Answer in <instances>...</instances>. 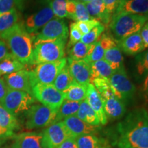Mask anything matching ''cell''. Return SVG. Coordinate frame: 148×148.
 I'll use <instances>...</instances> for the list:
<instances>
[{
  "instance_id": "26",
  "label": "cell",
  "mask_w": 148,
  "mask_h": 148,
  "mask_svg": "<svg viewBox=\"0 0 148 148\" xmlns=\"http://www.w3.org/2000/svg\"><path fill=\"white\" fill-rule=\"evenodd\" d=\"M87 85H83L73 81L65 91V99L73 101H82L86 99Z\"/></svg>"
},
{
  "instance_id": "37",
  "label": "cell",
  "mask_w": 148,
  "mask_h": 148,
  "mask_svg": "<svg viewBox=\"0 0 148 148\" xmlns=\"http://www.w3.org/2000/svg\"><path fill=\"white\" fill-rule=\"evenodd\" d=\"M92 18L88 14L87 10L84 2L80 1H75V8L73 16L71 19L74 20L75 22L86 21V20L92 19Z\"/></svg>"
},
{
  "instance_id": "12",
  "label": "cell",
  "mask_w": 148,
  "mask_h": 148,
  "mask_svg": "<svg viewBox=\"0 0 148 148\" xmlns=\"http://www.w3.org/2000/svg\"><path fill=\"white\" fill-rule=\"evenodd\" d=\"M45 148H57L69 138H73L62 121L49 125L42 131Z\"/></svg>"
},
{
  "instance_id": "36",
  "label": "cell",
  "mask_w": 148,
  "mask_h": 148,
  "mask_svg": "<svg viewBox=\"0 0 148 148\" xmlns=\"http://www.w3.org/2000/svg\"><path fill=\"white\" fill-rule=\"evenodd\" d=\"M105 30V26L101 23H99L98 25L93 27L89 32L87 34L82 35L81 38V42L86 45H90L97 41L100 35Z\"/></svg>"
},
{
  "instance_id": "7",
  "label": "cell",
  "mask_w": 148,
  "mask_h": 148,
  "mask_svg": "<svg viewBox=\"0 0 148 148\" xmlns=\"http://www.w3.org/2000/svg\"><path fill=\"white\" fill-rule=\"evenodd\" d=\"M35 98L32 94L9 88L1 104L14 116L26 112L34 104Z\"/></svg>"
},
{
  "instance_id": "19",
  "label": "cell",
  "mask_w": 148,
  "mask_h": 148,
  "mask_svg": "<svg viewBox=\"0 0 148 148\" xmlns=\"http://www.w3.org/2000/svg\"><path fill=\"white\" fill-rule=\"evenodd\" d=\"M103 108L108 119L118 120L121 119L126 112L125 104L116 97L103 99Z\"/></svg>"
},
{
  "instance_id": "21",
  "label": "cell",
  "mask_w": 148,
  "mask_h": 148,
  "mask_svg": "<svg viewBox=\"0 0 148 148\" xmlns=\"http://www.w3.org/2000/svg\"><path fill=\"white\" fill-rule=\"evenodd\" d=\"M78 148H111L106 138L99 137L96 134H84L75 138Z\"/></svg>"
},
{
  "instance_id": "22",
  "label": "cell",
  "mask_w": 148,
  "mask_h": 148,
  "mask_svg": "<svg viewBox=\"0 0 148 148\" xmlns=\"http://www.w3.org/2000/svg\"><path fill=\"white\" fill-rule=\"evenodd\" d=\"M116 12L148 16V0H127L119 5Z\"/></svg>"
},
{
  "instance_id": "40",
  "label": "cell",
  "mask_w": 148,
  "mask_h": 148,
  "mask_svg": "<svg viewBox=\"0 0 148 148\" xmlns=\"http://www.w3.org/2000/svg\"><path fill=\"white\" fill-rule=\"evenodd\" d=\"M82 34L79 30L78 27H77L76 23H71L70 24V29H69V41L68 42L67 48L71 47V46L75 45L77 42L81 40Z\"/></svg>"
},
{
  "instance_id": "49",
  "label": "cell",
  "mask_w": 148,
  "mask_h": 148,
  "mask_svg": "<svg viewBox=\"0 0 148 148\" xmlns=\"http://www.w3.org/2000/svg\"><path fill=\"white\" fill-rule=\"evenodd\" d=\"M79 1H82V2L84 3H87V2H90V1H93V0H79Z\"/></svg>"
},
{
  "instance_id": "6",
  "label": "cell",
  "mask_w": 148,
  "mask_h": 148,
  "mask_svg": "<svg viewBox=\"0 0 148 148\" xmlns=\"http://www.w3.org/2000/svg\"><path fill=\"white\" fill-rule=\"evenodd\" d=\"M108 80L117 99L124 103L133 99L136 93V87L127 76L124 66L114 71Z\"/></svg>"
},
{
  "instance_id": "53",
  "label": "cell",
  "mask_w": 148,
  "mask_h": 148,
  "mask_svg": "<svg viewBox=\"0 0 148 148\" xmlns=\"http://www.w3.org/2000/svg\"><path fill=\"white\" fill-rule=\"evenodd\" d=\"M75 1H79V0H75Z\"/></svg>"
},
{
  "instance_id": "17",
  "label": "cell",
  "mask_w": 148,
  "mask_h": 148,
  "mask_svg": "<svg viewBox=\"0 0 148 148\" xmlns=\"http://www.w3.org/2000/svg\"><path fill=\"white\" fill-rule=\"evenodd\" d=\"M86 101L97 115L101 125L107 124L108 119L105 113L102 99L91 83L87 84Z\"/></svg>"
},
{
  "instance_id": "8",
  "label": "cell",
  "mask_w": 148,
  "mask_h": 148,
  "mask_svg": "<svg viewBox=\"0 0 148 148\" xmlns=\"http://www.w3.org/2000/svg\"><path fill=\"white\" fill-rule=\"evenodd\" d=\"M32 95L42 105L56 111L65 99L64 92L56 89L52 84H36L32 87Z\"/></svg>"
},
{
  "instance_id": "31",
  "label": "cell",
  "mask_w": 148,
  "mask_h": 148,
  "mask_svg": "<svg viewBox=\"0 0 148 148\" xmlns=\"http://www.w3.org/2000/svg\"><path fill=\"white\" fill-rule=\"evenodd\" d=\"M90 83L95 86L96 90L100 95L102 100L112 97H115L113 89L109 82L108 79L97 77V78L92 79Z\"/></svg>"
},
{
  "instance_id": "39",
  "label": "cell",
  "mask_w": 148,
  "mask_h": 148,
  "mask_svg": "<svg viewBox=\"0 0 148 148\" xmlns=\"http://www.w3.org/2000/svg\"><path fill=\"white\" fill-rule=\"evenodd\" d=\"M66 0H53L51 2L53 14L59 18H67L66 10Z\"/></svg>"
},
{
  "instance_id": "38",
  "label": "cell",
  "mask_w": 148,
  "mask_h": 148,
  "mask_svg": "<svg viewBox=\"0 0 148 148\" xmlns=\"http://www.w3.org/2000/svg\"><path fill=\"white\" fill-rule=\"evenodd\" d=\"M14 8L23 10L24 2L21 0H0V15Z\"/></svg>"
},
{
  "instance_id": "46",
  "label": "cell",
  "mask_w": 148,
  "mask_h": 148,
  "mask_svg": "<svg viewBox=\"0 0 148 148\" xmlns=\"http://www.w3.org/2000/svg\"><path fill=\"white\" fill-rule=\"evenodd\" d=\"M8 87L7 86L3 77H0V103L4 99L8 91Z\"/></svg>"
},
{
  "instance_id": "5",
  "label": "cell",
  "mask_w": 148,
  "mask_h": 148,
  "mask_svg": "<svg viewBox=\"0 0 148 148\" xmlns=\"http://www.w3.org/2000/svg\"><path fill=\"white\" fill-rule=\"evenodd\" d=\"M57 112L40 103L33 104L25 112V127L31 130L48 127L54 123Z\"/></svg>"
},
{
  "instance_id": "11",
  "label": "cell",
  "mask_w": 148,
  "mask_h": 148,
  "mask_svg": "<svg viewBox=\"0 0 148 148\" xmlns=\"http://www.w3.org/2000/svg\"><path fill=\"white\" fill-rule=\"evenodd\" d=\"M51 2V0H45V4L39 10L27 16L24 26L29 34H34L54 18Z\"/></svg>"
},
{
  "instance_id": "54",
  "label": "cell",
  "mask_w": 148,
  "mask_h": 148,
  "mask_svg": "<svg viewBox=\"0 0 148 148\" xmlns=\"http://www.w3.org/2000/svg\"><path fill=\"white\" fill-rule=\"evenodd\" d=\"M0 75H1V74H0Z\"/></svg>"
},
{
  "instance_id": "28",
  "label": "cell",
  "mask_w": 148,
  "mask_h": 148,
  "mask_svg": "<svg viewBox=\"0 0 148 148\" xmlns=\"http://www.w3.org/2000/svg\"><path fill=\"white\" fill-rule=\"evenodd\" d=\"M0 125L8 132L14 134V130L19 128L16 116L10 113L0 103Z\"/></svg>"
},
{
  "instance_id": "45",
  "label": "cell",
  "mask_w": 148,
  "mask_h": 148,
  "mask_svg": "<svg viewBox=\"0 0 148 148\" xmlns=\"http://www.w3.org/2000/svg\"><path fill=\"white\" fill-rule=\"evenodd\" d=\"M57 148H78L75 138H69L64 140Z\"/></svg>"
},
{
  "instance_id": "3",
  "label": "cell",
  "mask_w": 148,
  "mask_h": 148,
  "mask_svg": "<svg viewBox=\"0 0 148 148\" xmlns=\"http://www.w3.org/2000/svg\"><path fill=\"white\" fill-rule=\"evenodd\" d=\"M147 20L148 16L116 12L112 16L109 25L113 38L116 40H119L139 32Z\"/></svg>"
},
{
  "instance_id": "18",
  "label": "cell",
  "mask_w": 148,
  "mask_h": 148,
  "mask_svg": "<svg viewBox=\"0 0 148 148\" xmlns=\"http://www.w3.org/2000/svg\"><path fill=\"white\" fill-rule=\"evenodd\" d=\"M116 41L118 42V45L121 50L125 54L130 56L137 55L145 49L140 31Z\"/></svg>"
},
{
  "instance_id": "43",
  "label": "cell",
  "mask_w": 148,
  "mask_h": 148,
  "mask_svg": "<svg viewBox=\"0 0 148 148\" xmlns=\"http://www.w3.org/2000/svg\"><path fill=\"white\" fill-rule=\"evenodd\" d=\"M11 56H12L9 52L8 48L5 42L2 40H0V61L10 58Z\"/></svg>"
},
{
  "instance_id": "34",
  "label": "cell",
  "mask_w": 148,
  "mask_h": 148,
  "mask_svg": "<svg viewBox=\"0 0 148 148\" xmlns=\"http://www.w3.org/2000/svg\"><path fill=\"white\" fill-rule=\"evenodd\" d=\"M104 48L101 45L99 39H97V41L91 44V47H90L89 52L88 53L87 56L83 60L86 62H87L88 64L102 60L103 58V56H104Z\"/></svg>"
},
{
  "instance_id": "48",
  "label": "cell",
  "mask_w": 148,
  "mask_h": 148,
  "mask_svg": "<svg viewBox=\"0 0 148 148\" xmlns=\"http://www.w3.org/2000/svg\"><path fill=\"white\" fill-rule=\"evenodd\" d=\"M141 90L144 97L148 99V74L145 77V79H144L143 84H142Z\"/></svg>"
},
{
  "instance_id": "52",
  "label": "cell",
  "mask_w": 148,
  "mask_h": 148,
  "mask_svg": "<svg viewBox=\"0 0 148 148\" xmlns=\"http://www.w3.org/2000/svg\"><path fill=\"white\" fill-rule=\"evenodd\" d=\"M1 140H1V139H0V144H1Z\"/></svg>"
},
{
  "instance_id": "14",
  "label": "cell",
  "mask_w": 148,
  "mask_h": 148,
  "mask_svg": "<svg viewBox=\"0 0 148 148\" xmlns=\"http://www.w3.org/2000/svg\"><path fill=\"white\" fill-rule=\"evenodd\" d=\"M64 125L67 128L73 138L84 134H97L100 131V125H92L79 119L76 115L66 118L63 121Z\"/></svg>"
},
{
  "instance_id": "16",
  "label": "cell",
  "mask_w": 148,
  "mask_h": 148,
  "mask_svg": "<svg viewBox=\"0 0 148 148\" xmlns=\"http://www.w3.org/2000/svg\"><path fill=\"white\" fill-rule=\"evenodd\" d=\"M12 148H45L42 132H25L14 135Z\"/></svg>"
},
{
  "instance_id": "9",
  "label": "cell",
  "mask_w": 148,
  "mask_h": 148,
  "mask_svg": "<svg viewBox=\"0 0 148 148\" xmlns=\"http://www.w3.org/2000/svg\"><path fill=\"white\" fill-rule=\"evenodd\" d=\"M66 58L51 62L38 64L34 71H31L32 87L36 84H52L58 74L66 64Z\"/></svg>"
},
{
  "instance_id": "42",
  "label": "cell",
  "mask_w": 148,
  "mask_h": 148,
  "mask_svg": "<svg viewBox=\"0 0 148 148\" xmlns=\"http://www.w3.org/2000/svg\"><path fill=\"white\" fill-rule=\"evenodd\" d=\"M107 12L110 15L112 16L119 8L120 0H102Z\"/></svg>"
},
{
  "instance_id": "50",
  "label": "cell",
  "mask_w": 148,
  "mask_h": 148,
  "mask_svg": "<svg viewBox=\"0 0 148 148\" xmlns=\"http://www.w3.org/2000/svg\"><path fill=\"white\" fill-rule=\"evenodd\" d=\"M126 1H127V0H120V5L122 4V3H123L124 2H125Z\"/></svg>"
},
{
  "instance_id": "27",
  "label": "cell",
  "mask_w": 148,
  "mask_h": 148,
  "mask_svg": "<svg viewBox=\"0 0 148 148\" xmlns=\"http://www.w3.org/2000/svg\"><path fill=\"white\" fill-rule=\"evenodd\" d=\"M76 116L82 121L86 122L92 125H100V121L99 118L94 110L90 108L86 99L81 101L79 110Z\"/></svg>"
},
{
  "instance_id": "33",
  "label": "cell",
  "mask_w": 148,
  "mask_h": 148,
  "mask_svg": "<svg viewBox=\"0 0 148 148\" xmlns=\"http://www.w3.org/2000/svg\"><path fill=\"white\" fill-rule=\"evenodd\" d=\"M25 65L16 60L13 56L5 59L0 62V74L8 75L24 69Z\"/></svg>"
},
{
  "instance_id": "2",
  "label": "cell",
  "mask_w": 148,
  "mask_h": 148,
  "mask_svg": "<svg viewBox=\"0 0 148 148\" xmlns=\"http://www.w3.org/2000/svg\"><path fill=\"white\" fill-rule=\"evenodd\" d=\"M11 54L22 64H30L33 52V39L27 32L23 22H19L8 30L0 34Z\"/></svg>"
},
{
  "instance_id": "41",
  "label": "cell",
  "mask_w": 148,
  "mask_h": 148,
  "mask_svg": "<svg viewBox=\"0 0 148 148\" xmlns=\"http://www.w3.org/2000/svg\"><path fill=\"white\" fill-rule=\"evenodd\" d=\"M75 23H76L77 27H78L79 30L80 31L82 35H84L89 32L93 27H95L100 22L94 19V18H92V19L90 20L75 22Z\"/></svg>"
},
{
  "instance_id": "24",
  "label": "cell",
  "mask_w": 148,
  "mask_h": 148,
  "mask_svg": "<svg viewBox=\"0 0 148 148\" xmlns=\"http://www.w3.org/2000/svg\"><path fill=\"white\" fill-rule=\"evenodd\" d=\"M81 101H73L64 99L57 112L54 123L63 121L66 118L76 115L79 110Z\"/></svg>"
},
{
  "instance_id": "35",
  "label": "cell",
  "mask_w": 148,
  "mask_h": 148,
  "mask_svg": "<svg viewBox=\"0 0 148 148\" xmlns=\"http://www.w3.org/2000/svg\"><path fill=\"white\" fill-rule=\"evenodd\" d=\"M135 68L139 77H145L148 74V49L140 53L135 58Z\"/></svg>"
},
{
  "instance_id": "1",
  "label": "cell",
  "mask_w": 148,
  "mask_h": 148,
  "mask_svg": "<svg viewBox=\"0 0 148 148\" xmlns=\"http://www.w3.org/2000/svg\"><path fill=\"white\" fill-rule=\"evenodd\" d=\"M113 144L117 148H148V112L137 108L117 123Z\"/></svg>"
},
{
  "instance_id": "13",
  "label": "cell",
  "mask_w": 148,
  "mask_h": 148,
  "mask_svg": "<svg viewBox=\"0 0 148 148\" xmlns=\"http://www.w3.org/2000/svg\"><path fill=\"white\" fill-rule=\"evenodd\" d=\"M8 88L21 90L32 95V79L31 71L22 69L3 77Z\"/></svg>"
},
{
  "instance_id": "30",
  "label": "cell",
  "mask_w": 148,
  "mask_h": 148,
  "mask_svg": "<svg viewBox=\"0 0 148 148\" xmlns=\"http://www.w3.org/2000/svg\"><path fill=\"white\" fill-rule=\"evenodd\" d=\"M73 79L70 74L67 64L59 72L52 85L61 92H64L73 82Z\"/></svg>"
},
{
  "instance_id": "32",
  "label": "cell",
  "mask_w": 148,
  "mask_h": 148,
  "mask_svg": "<svg viewBox=\"0 0 148 148\" xmlns=\"http://www.w3.org/2000/svg\"><path fill=\"white\" fill-rule=\"evenodd\" d=\"M91 44L86 45L82 42H77L71 47L66 49L68 58L74 60H83L89 52Z\"/></svg>"
},
{
  "instance_id": "4",
  "label": "cell",
  "mask_w": 148,
  "mask_h": 148,
  "mask_svg": "<svg viewBox=\"0 0 148 148\" xmlns=\"http://www.w3.org/2000/svg\"><path fill=\"white\" fill-rule=\"evenodd\" d=\"M66 42V40L62 38L34 42L30 64L38 65L45 62H56L64 58Z\"/></svg>"
},
{
  "instance_id": "29",
  "label": "cell",
  "mask_w": 148,
  "mask_h": 148,
  "mask_svg": "<svg viewBox=\"0 0 148 148\" xmlns=\"http://www.w3.org/2000/svg\"><path fill=\"white\" fill-rule=\"evenodd\" d=\"M18 10L14 8L0 15V34L8 30L19 23Z\"/></svg>"
},
{
  "instance_id": "20",
  "label": "cell",
  "mask_w": 148,
  "mask_h": 148,
  "mask_svg": "<svg viewBox=\"0 0 148 148\" xmlns=\"http://www.w3.org/2000/svg\"><path fill=\"white\" fill-rule=\"evenodd\" d=\"M84 4L90 17L97 21L100 20L103 24L110 23L112 16L108 13L102 0H93Z\"/></svg>"
},
{
  "instance_id": "44",
  "label": "cell",
  "mask_w": 148,
  "mask_h": 148,
  "mask_svg": "<svg viewBox=\"0 0 148 148\" xmlns=\"http://www.w3.org/2000/svg\"><path fill=\"white\" fill-rule=\"evenodd\" d=\"M140 34L143 40L145 49L148 48V21L144 24L140 30Z\"/></svg>"
},
{
  "instance_id": "51",
  "label": "cell",
  "mask_w": 148,
  "mask_h": 148,
  "mask_svg": "<svg viewBox=\"0 0 148 148\" xmlns=\"http://www.w3.org/2000/svg\"><path fill=\"white\" fill-rule=\"evenodd\" d=\"M21 1H23V2H24V3H25V1H26V0H21Z\"/></svg>"
},
{
  "instance_id": "10",
  "label": "cell",
  "mask_w": 148,
  "mask_h": 148,
  "mask_svg": "<svg viewBox=\"0 0 148 148\" xmlns=\"http://www.w3.org/2000/svg\"><path fill=\"white\" fill-rule=\"evenodd\" d=\"M68 30L67 25L62 18H53L45 24L40 32L36 33L32 36L33 42H36L38 40H53L58 38L67 40Z\"/></svg>"
},
{
  "instance_id": "25",
  "label": "cell",
  "mask_w": 148,
  "mask_h": 148,
  "mask_svg": "<svg viewBox=\"0 0 148 148\" xmlns=\"http://www.w3.org/2000/svg\"><path fill=\"white\" fill-rule=\"evenodd\" d=\"M89 64L91 72L90 81L97 77L109 79V77L114 73L113 70L104 59L92 62Z\"/></svg>"
},
{
  "instance_id": "23",
  "label": "cell",
  "mask_w": 148,
  "mask_h": 148,
  "mask_svg": "<svg viewBox=\"0 0 148 148\" xmlns=\"http://www.w3.org/2000/svg\"><path fill=\"white\" fill-rule=\"evenodd\" d=\"M103 59L108 62L114 72L123 66L121 50L116 43L105 50Z\"/></svg>"
},
{
  "instance_id": "47",
  "label": "cell",
  "mask_w": 148,
  "mask_h": 148,
  "mask_svg": "<svg viewBox=\"0 0 148 148\" xmlns=\"http://www.w3.org/2000/svg\"><path fill=\"white\" fill-rule=\"evenodd\" d=\"M14 136V134H12V133L8 132V131L5 130L3 127H1V125H0V139H6L8 138H11Z\"/></svg>"
},
{
  "instance_id": "15",
  "label": "cell",
  "mask_w": 148,
  "mask_h": 148,
  "mask_svg": "<svg viewBox=\"0 0 148 148\" xmlns=\"http://www.w3.org/2000/svg\"><path fill=\"white\" fill-rule=\"evenodd\" d=\"M66 60L70 74L74 81L83 85L90 83L91 72L89 64L84 60H74L68 58Z\"/></svg>"
}]
</instances>
